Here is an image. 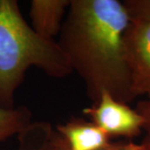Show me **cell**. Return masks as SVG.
Masks as SVG:
<instances>
[{
	"label": "cell",
	"mask_w": 150,
	"mask_h": 150,
	"mask_svg": "<svg viewBox=\"0 0 150 150\" xmlns=\"http://www.w3.org/2000/svg\"><path fill=\"white\" fill-rule=\"evenodd\" d=\"M139 112L144 116L145 119L144 131L147 135H150V100L145 99L140 101L136 108Z\"/></svg>",
	"instance_id": "obj_11"
},
{
	"label": "cell",
	"mask_w": 150,
	"mask_h": 150,
	"mask_svg": "<svg viewBox=\"0 0 150 150\" xmlns=\"http://www.w3.org/2000/svg\"><path fill=\"white\" fill-rule=\"evenodd\" d=\"M123 3L131 19L150 21V0H125Z\"/></svg>",
	"instance_id": "obj_9"
},
{
	"label": "cell",
	"mask_w": 150,
	"mask_h": 150,
	"mask_svg": "<svg viewBox=\"0 0 150 150\" xmlns=\"http://www.w3.org/2000/svg\"><path fill=\"white\" fill-rule=\"evenodd\" d=\"M32 67L54 79H64L73 73L58 42L33 29L16 0H0L1 107H15V93Z\"/></svg>",
	"instance_id": "obj_2"
},
{
	"label": "cell",
	"mask_w": 150,
	"mask_h": 150,
	"mask_svg": "<svg viewBox=\"0 0 150 150\" xmlns=\"http://www.w3.org/2000/svg\"><path fill=\"white\" fill-rule=\"evenodd\" d=\"M124 48L133 96L150 99V21L130 18Z\"/></svg>",
	"instance_id": "obj_4"
},
{
	"label": "cell",
	"mask_w": 150,
	"mask_h": 150,
	"mask_svg": "<svg viewBox=\"0 0 150 150\" xmlns=\"http://www.w3.org/2000/svg\"><path fill=\"white\" fill-rule=\"evenodd\" d=\"M144 145V150H150V135H147L144 142L142 143Z\"/></svg>",
	"instance_id": "obj_12"
},
{
	"label": "cell",
	"mask_w": 150,
	"mask_h": 150,
	"mask_svg": "<svg viewBox=\"0 0 150 150\" xmlns=\"http://www.w3.org/2000/svg\"><path fill=\"white\" fill-rule=\"evenodd\" d=\"M83 113L110 139L124 138L130 140L144 131V116L108 92H102L96 102L83 109Z\"/></svg>",
	"instance_id": "obj_3"
},
{
	"label": "cell",
	"mask_w": 150,
	"mask_h": 150,
	"mask_svg": "<svg viewBox=\"0 0 150 150\" xmlns=\"http://www.w3.org/2000/svg\"><path fill=\"white\" fill-rule=\"evenodd\" d=\"M68 150H100L112 141L99 127L85 118L73 117L56 126Z\"/></svg>",
	"instance_id": "obj_5"
},
{
	"label": "cell",
	"mask_w": 150,
	"mask_h": 150,
	"mask_svg": "<svg viewBox=\"0 0 150 150\" xmlns=\"http://www.w3.org/2000/svg\"><path fill=\"white\" fill-rule=\"evenodd\" d=\"M71 0H33L29 17L33 29L44 38L59 37Z\"/></svg>",
	"instance_id": "obj_6"
},
{
	"label": "cell",
	"mask_w": 150,
	"mask_h": 150,
	"mask_svg": "<svg viewBox=\"0 0 150 150\" xmlns=\"http://www.w3.org/2000/svg\"><path fill=\"white\" fill-rule=\"evenodd\" d=\"M32 123V112L24 105L8 108L0 106V143L18 135Z\"/></svg>",
	"instance_id": "obj_8"
},
{
	"label": "cell",
	"mask_w": 150,
	"mask_h": 150,
	"mask_svg": "<svg viewBox=\"0 0 150 150\" xmlns=\"http://www.w3.org/2000/svg\"><path fill=\"white\" fill-rule=\"evenodd\" d=\"M18 139L19 147L17 150H68L64 140L48 122H32Z\"/></svg>",
	"instance_id": "obj_7"
},
{
	"label": "cell",
	"mask_w": 150,
	"mask_h": 150,
	"mask_svg": "<svg viewBox=\"0 0 150 150\" xmlns=\"http://www.w3.org/2000/svg\"><path fill=\"white\" fill-rule=\"evenodd\" d=\"M149 100H150V99H149Z\"/></svg>",
	"instance_id": "obj_13"
},
{
	"label": "cell",
	"mask_w": 150,
	"mask_h": 150,
	"mask_svg": "<svg viewBox=\"0 0 150 150\" xmlns=\"http://www.w3.org/2000/svg\"><path fill=\"white\" fill-rule=\"evenodd\" d=\"M100 150H144L143 144H137L132 140L111 142L109 144Z\"/></svg>",
	"instance_id": "obj_10"
},
{
	"label": "cell",
	"mask_w": 150,
	"mask_h": 150,
	"mask_svg": "<svg viewBox=\"0 0 150 150\" xmlns=\"http://www.w3.org/2000/svg\"><path fill=\"white\" fill-rule=\"evenodd\" d=\"M130 17L118 0H71L58 43L93 103L108 92L128 103L134 98L124 34Z\"/></svg>",
	"instance_id": "obj_1"
}]
</instances>
